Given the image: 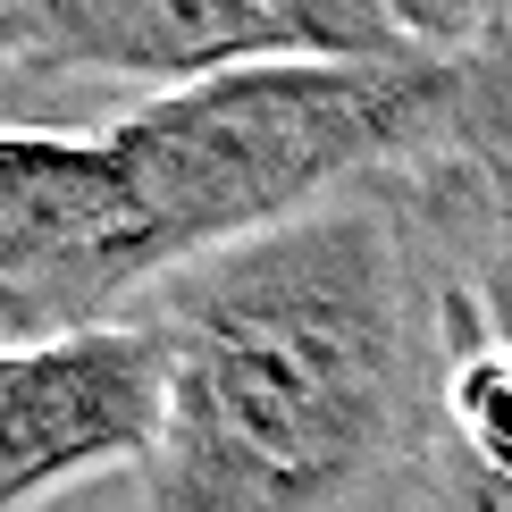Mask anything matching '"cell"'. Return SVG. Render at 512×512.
<instances>
[{
  "label": "cell",
  "mask_w": 512,
  "mask_h": 512,
  "mask_svg": "<svg viewBox=\"0 0 512 512\" xmlns=\"http://www.w3.org/2000/svg\"><path fill=\"white\" fill-rule=\"evenodd\" d=\"M143 319L168 387L135 512H395L420 496L454 336L395 177L177 261Z\"/></svg>",
  "instance_id": "cell-1"
},
{
  "label": "cell",
  "mask_w": 512,
  "mask_h": 512,
  "mask_svg": "<svg viewBox=\"0 0 512 512\" xmlns=\"http://www.w3.org/2000/svg\"><path fill=\"white\" fill-rule=\"evenodd\" d=\"M504 84L512 59H261L177 93H143L93 135L126 177L160 261L177 269L420 168L471 135Z\"/></svg>",
  "instance_id": "cell-2"
},
{
  "label": "cell",
  "mask_w": 512,
  "mask_h": 512,
  "mask_svg": "<svg viewBox=\"0 0 512 512\" xmlns=\"http://www.w3.org/2000/svg\"><path fill=\"white\" fill-rule=\"evenodd\" d=\"M42 76H110L143 93L261 59H403L387 0H0Z\"/></svg>",
  "instance_id": "cell-3"
},
{
  "label": "cell",
  "mask_w": 512,
  "mask_h": 512,
  "mask_svg": "<svg viewBox=\"0 0 512 512\" xmlns=\"http://www.w3.org/2000/svg\"><path fill=\"white\" fill-rule=\"evenodd\" d=\"M168 277L101 135L0 126V319L17 345L118 319Z\"/></svg>",
  "instance_id": "cell-4"
},
{
  "label": "cell",
  "mask_w": 512,
  "mask_h": 512,
  "mask_svg": "<svg viewBox=\"0 0 512 512\" xmlns=\"http://www.w3.org/2000/svg\"><path fill=\"white\" fill-rule=\"evenodd\" d=\"M168 353L152 319H101L0 353V512H34L84 479L143 471L160 437Z\"/></svg>",
  "instance_id": "cell-5"
},
{
  "label": "cell",
  "mask_w": 512,
  "mask_h": 512,
  "mask_svg": "<svg viewBox=\"0 0 512 512\" xmlns=\"http://www.w3.org/2000/svg\"><path fill=\"white\" fill-rule=\"evenodd\" d=\"M387 9L437 59H512V0H387Z\"/></svg>",
  "instance_id": "cell-6"
},
{
  "label": "cell",
  "mask_w": 512,
  "mask_h": 512,
  "mask_svg": "<svg viewBox=\"0 0 512 512\" xmlns=\"http://www.w3.org/2000/svg\"><path fill=\"white\" fill-rule=\"evenodd\" d=\"M420 512H512V471H487L462 445H429V471H420Z\"/></svg>",
  "instance_id": "cell-7"
},
{
  "label": "cell",
  "mask_w": 512,
  "mask_h": 512,
  "mask_svg": "<svg viewBox=\"0 0 512 512\" xmlns=\"http://www.w3.org/2000/svg\"><path fill=\"white\" fill-rule=\"evenodd\" d=\"M9 59H26V34H17V17L0 9V68H9Z\"/></svg>",
  "instance_id": "cell-8"
},
{
  "label": "cell",
  "mask_w": 512,
  "mask_h": 512,
  "mask_svg": "<svg viewBox=\"0 0 512 512\" xmlns=\"http://www.w3.org/2000/svg\"><path fill=\"white\" fill-rule=\"evenodd\" d=\"M9 345H17V336H9V319H0V353H9Z\"/></svg>",
  "instance_id": "cell-9"
}]
</instances>
